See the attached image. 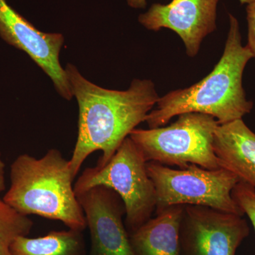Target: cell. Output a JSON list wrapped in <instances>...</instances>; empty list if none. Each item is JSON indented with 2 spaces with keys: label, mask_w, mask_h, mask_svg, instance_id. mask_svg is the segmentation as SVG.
<instances>
[{
  "label": "cell",
  "mask_w": 255,
  "mask_h": 255,
  "mask_svg": "<svg viewBox=\"0 0 255 255\" xmlns=\"http://www.w3.org/2000/svg\"><path fill=\"white\" fill-rule=\"evenodd\" d=\"M219 0H172L168 4L155 3L139 15L138 21L150 31L172 30L180 37L188 56L194 58L201 43L217 28Z\"/></svg>",
  "instance_id": "9"
},
{
  "label": "cell",
  "mask_w": 255,
  "mask_h": 255,
  "mask_svg": "<svg viewBox=\"0 0 255 255\" xmlns=\"http://www.w3.org/2000/svg\"><path fill=\"white\" fill-rule=\"evenodd\" d=\"M82 231H52L43 237L20 236L11 246V255H85Z\"/></svg>",
  "instance_id": "13"
},
{
  "label": "cell",
  "mask_w": 255,
  "mask_h": 255,
  "mask_svg": "<svg viewBox=\"0 0 255 255\" xmlns=\"http://www.w3.org/2000/svg\"><path fill=\"white\" fill-rule=\"evenodd\" d=\"M6 189V181H5V164L1 158L0 152V194Z\"/></svg>",
  "instance_id": "17"
},
{
  "label": "cell",
  "mask_w": 255,
  "mask_h": 255,
  "mask_svg": "<svg viewBox=\"0 0 255 255\" xmlns=\"http://www.w3.org/2000/svg\"><path fill=\"white\" fill-rule=\"evenodd\" d=\"M73 97L78 105V132L71 158L73 177L95 151L102 155L97 167L108 163L119 146L155 107L159 97L154 82L134 79L127 90H113L89 81L73 64L65 68Z\"/></svg>",
  "instance_id": "1"
},
{
  "label": "cell",
  "mask_w": 255,
  "mask_h": 255,
  "mask_svg": "<svg viewBox=\"0 0 255 255\" xmlns=\"http://www.w3.org/2000/svg\"><path fill=\"white\" fill-rule=\"evenodd\" d=\"M217 120L207 114L184 113L168 126L134 129L129 137L135 142L147 162L185 168L190 164L209 169L220 168L215 154V132Z\"/></svg>",
  "instance_id": "4"
},
{
  "label": "cell",
  "mask_w": 255,
  "mask_h": 255,
  "mask_svg": "<svg viewBox=\"0 0 255 255\" xmlns=\"http://www.w3.org/2000/svg\"><path fill=\"white\" fill-rule=\"evenodd\" d=\"M247 21H248V44L255 63V1L247 4Z\"/></svg>",
  "instance_id": "16"
},
{
  "label": "cell",
  "mask_w": 255,
  "mask_h": 255,
  "mask_svg": "<svg viewBox=\"0 0 255 255\" xmlns=\"http://www.w3.org/2000/svg\"><path fill=\"white\" fill-rule=\"evenodd\" d=\"M250 234L243 216L201 206H184L180 226L182 255H236Z\"/></svg>",
  "instance_id": "7"
},
{
  "label": "cell",
  "mask_w": 255,
  "mask_h": 255,
  "mask_svg": "<svg viewBox=\"0 0 255 255\" xmlns=\"http://www.w3.org/2000/svg\"><path fill=\"white\" fill-rule=\"evenodd\" d=\"M184 208L174 205L161 210L130 233L135 255H182L180 226Z\"/></svg>",
  "instance_id": "12"
},
{
  "label": "cell",
  "mask_w": 255,
  "mask_h": 255,
  "mask_svg": "<svg viewBox=\"0 0 255 255\" xmlns=\"http://www.w3.org/2000/svg\"><path fill=\"white\" fill-rule=\"evenodd\" d=\"M253 56L242 43L239 21L229 14V30L221 59L201 81L159 97L156 108L146 117L150 128L164 127L174 117L196 112L212 116L219 125L243 119L253 103L247 99L243 77Z\"/></svg>",
  "instance_id": "2"
},
{
  "label": "cell",
  "mask_w": 255,
  "mask_h": 255,
  "mask_svg": "<svg viewBox=\"0 0 255 255\" xmlns=\"http://www.w3.org/2000/svg\"><path fill=\"white\" fill-rule=\"evenodd\" d=\"M0 37L10 46L24 52L53 82L60 97L70 101L71 89L60 53L65 38L60 33L38 30L6 1L0 0Z\"/></svg>",
  "instance_id": "8"
},
{
  "label": "cell",
  "mask_w": 255,
  "mask_h": 255,
  "mask_svg": "<svg viewBox=\"0 0 255 255\" xmlns=\"http://www.w3.org/2000/svg\"><path fill=\"white\" fill-rule=\"evenodd\" d=\"M128 4L133 9H145L147 0H127Z\"/></svg>",
  "instance_id": "18"
},
{
  "label": "cell",
  "mask_w": 255,
  "mask_h": 255,
  "mask_svg": "<svg viewBox=\"0 0 255 255\" xmlns=\"http://www.w3.org/2000/svg\"><path fill=\"white\" fill-rule=\"evenodd\" d=\"M242 4H249L251 3L255 2V0H238Z\"/></svg>",
  "instance_id": "19"
},
{
  "label": "cell",
  "mask_w": 255,
  "mask_h": 255,
  "mask_svg": "<svg viewBox=\"0 0 255 255\" xmlns=\"http://www.w3.org/2000/svg\"><path fill=\"white\" fill-rule=\"evenodd\" d=\"M69 160L57 149L41 158L20 155L10 167V187L5 203L20 214L36 215L83 231L86 219L74 190Z\"/></svg>",
  "instance_id": "3"
},
{
  "label": "cell",
  "mask_w": 255,
  "mask_h": 255,
  "mask_svg": "<svg viewBox=\"0 0 255 255\" xmlns=\"http://www.w3.org/2000/svg\"><path fill=\"white\" fill-rule=\"evenodd\" d=\"M33 225L27 216L0 200V255H11L12 243L20 236H27Z\"/></svg>",
  "instance_id": "14"
},
{
  "label": "cell",
  "mask_w": 255,
  "mask_h": 255,
  "mask_svg": "<svg viewBox=\"0 0 255 255\" xmlns=\"http://www.w3.org/2000/svg\"><path fill=\"white\" fill-rule=\"evenodd\" d=\"M91 236V255H135L123 221L125 206L110 188L98 186L77 195Z\"/></svg>",
  "instance_id": "10"
},
{
  "label": "cell",
  "mask_w": 255,
  "mask_h": 255,
  "mask_svg": "<svg viewBox=\"0 0 255 255\" xmlns=\"http://www.w3.org/2000/svg\"><path fill=\"white\" fill-rule=\"evenodd\" d=\"M214 149L220 167L255 189V133L243 119L219 125Z\"/></svg>",
  "instance_id": "11"
},
{
  "label": "cell",
  "mask_w": 255,
  "mask_h": 255,
  "mask_svg": "<svg viewBox=\"0 0 255 255\" xmlns=\"http://www.w3.org/2000/svg\"><path fill=\"white\" fill-rule=\"evenodd\" d=\"M233 199L244 215L251 220L255 231V189L250 184L240 181L232 191Z\"/></svg>",
  "instance_id": "15"
},
{
  "label": "cell",
  "mask_w": 255,
  "mask_h": 255,
  "mask_svg": "<svg viewBox=\"0 0 255 255\" xmlns=\"http://www.w3.org/2000/svg\"><path fill=\"white\" fill-rule=\"evenodd\" d=\"M147 170L155 187L156 212L169 206L189 205L244 216L232 196L241 179L228 169H209L194 164L174 169L147 162Z\"/></svg>",
  "instance_id": "6"
},
{
  "label": "cell",
  "mask_w": 255,
  "mask_h": 255,
  "mask_svg": "<svg viewBox=\"0 0 255 255\" xmlns=\"http://www.w3.org/2000/svg\"><path fill=\"white\" fill-rule=\"evenodd\" d=\"M147 162L135 142L127 137L106 165L83 171L74 184L75 194L98 186L113 189L125 206L127 227L133 232L151 219L157 204Z\"/></svg>",
  "instance_id": "5"
}]
</instances>
